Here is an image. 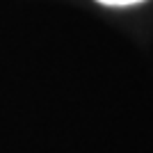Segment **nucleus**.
Returning a JSON list of instances; mask_svg holds the SVG:
<instances>
[{"label": "nucleus", "mask_w": 153, "mask_h": 153, "mask_svg": "<svg viewBox=\"0 0 153 153\" xmlns=\"http://www.w3.org/2000/svg\"><path fill=\"white\" fill-rule=\"evenodd\" d=\"M101 5L108 7H130V5H140V2H146V0H96Z\"/></svg>", "instance_id": "f257e3e1"}]
</instances>
